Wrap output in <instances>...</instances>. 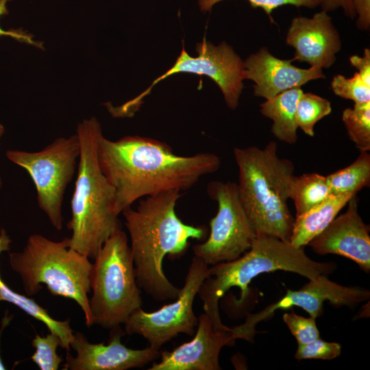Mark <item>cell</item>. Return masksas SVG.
I'll use <instances>...</instances> for the list:
<instances>
[{
  "instance_id": "1",
  "label": "cell",
  "mask_w": 370,
  "mask_h": 370,
  "mask_svg": "<svg viewBox=\"0 0 370 370\" xmlns=\"http://www.w3.org/2000/svg\"><path fill=\"white\" fill-rule=\"evenodd\" d=\"M98 158L114 189L118 215L142 197L171 190H187L221 165L219 157L213 153L179 156L166 143L139 136L117 140L101 136Z\"/></svg>"
},
{
  "instance_id": "2",
  "label": "cell",
  "mask_w": 370,
  "mask_h": 370,
  "mask_svg": "<svg viewBox=\"0 0 370 370\" xmlns=\"http://www.w3.org/2000/svg\"><path fill=\"white\" fill-rule=\"evenodd\" d=\"M181 191L171 190L145 197L136 209L121 213L130 238V250L138 286L155 300L175 299L180 289L166 277L165 256L180 258L186 251L190 238L204 240V225L184 223L177 216L175 206Z\"/></svg>"
},
{
  "instance_id": "3",
  "label": "cell",
  "mask_w": 370,
  "mask_h": 370,
  "mask_svg": "<svg viewBox=\"0 0 370 370\" xmlns=\"http://www.w3.org/2000/svg\"><path fill=\"white\" fill-rule=\"evenodd\" d=\"M80 155L75 190L71 199V230L69 246L88 258L95 259L105 241L122 229L114 211V189L101 171L98 144L103 136L95 117L77 125Z\"/></svg>"
},
{
  "instance_id": "4",
  "label": "cell",
  "mask_w": 370,
  "mask_h": 370,
  "mask_svg": "<svg viewBox=\"0 0 370 370\" xmlns=\"http://www.w3.org/2000/svg\"><path fill=\"white\" fill-rule=\"evenodd\" d=\"M238 195L256 237L290 243L295 218L287 201L294 165L277 153V143L234 149Z\"/></svg>"
},
{
  "instance_id": "5",
  "label": "cell",
  "mask_w": 370,
  "mask_h": 370,
  "mask_svg": "<svg viewBox=\"0 0 370 370\" xmlns=\"http://www.w3.org/2000/svg\"><path fill=\"white\" fill-rule=\"evenodd\" d=\"M336 268L334 262L310 259L304 247H295L275 238L256 237L251 248L238 258L208 268L209 277L201 284L198 294L214 330L227 332L231 328L221 322L219 301L230 288L241 289V298L236 303L241 305L248 297L249 283L260 274L282 270L314 280L322 275L328 276Z\"/></svg>"
},
{
  "instance_id": "6",
  "label": "cell",
  "mask_w": 370,
  "mask_h": 370,
  "mask_svg": "<svg viewBox=\"0 0 370 370\" xmlns=\"http://www.w3.org/2000/svg\"><path fill=\"white\" fill-rule=\"evenodd\" d=\"M9 258L28 296L36 294L45 284L51 295L74 300L84 314L86 325H93L88 296L92 263L70 247L67 238L54 241L33 234L23 249L10 253Z\"/></svg>"
},
{
  "instance_id": "7",
  "label": "cell",
  "mask_w": 370,
  "mask_h": 370,
  "mask_svg": "<svg viewBox=\"0 0 370 370\" xmlns=\"http://www.w3.org/2000/svg\"><path fill=\"white\" fill-rule=\"evenodd\" d=\"M89 299L93 324L111 329L124 323L143 301L126 233L121 229L103 243L95 258Z\"/></svg>"
},
{
  "instance_id": "8",
  "label": "cell",
  "mask_w": 370,
  "mask_h": 370,
  "mask_svg": "<svg viewBox=\"0 0 370 370\" xmlns=\"http://www.w3.org/2000/svg\"><path fill=\"white\" fill-rule=\"evenodd\" d=\"M79 155L77 134L58 138L39 151L6 152L10 161L29 173L36 189L38 205L57 230L62 227L64 195L74 176Z\"/></svg>"
},
{
  "instance_id": "9",
  "label": "cell",
  "mask_w": 370,
  "mask_h": 370,
  "mask_svg": "<svg viewBox=\"0 0 370 370\" xmlns=\"http://www.w3.org/2000/svg\"><path fill=\"white\" fill-rule=\"evenodd\" d=\"M207 191L217 202L218 210L210 220L207 240L193 247L194 254L208 265L232 261L251 248L256 234L240 199L236 183L212 181Z\"/></svg>"
},
{
  "instance_id": "10",
  "label": "cell",
  "mask_w": 370,
  "mask_h": 370,
  "mask_svg": "<svg viewBox=\"0 0 370 370\" xmlns=\"http://www.w3.org/2000/svg\"><path fill=\"white\" fill-rule=\"evenodd\" d=\"M208 277V264L195 256L175 301L154 312L138 308L124 323L125 334L143 336L149 347L158 350L180 333L194 334L198 318L193 311V302Z\"/></svg>"
},
{
  "instance_id": "11",
  "label": "cell",
  "mask_w": 370,
  "mask_h": 370,
  "mask_svg": "<svg viewBox=\"0 0 370 370\" xmlns=\"http://www.w3.org/2000/svg\"><path fill=\"white\" fill-rule=\"evenodd\" d=\"M197 57H192L185 50L184 45L180 56L173 66L166 73L156 79L151 85L141 95L125 103L130 111L134 112L141 104L142 99L147 96L151 88L159 82L178 73H189L206 75L220 88L227 107L235 110L239 103L244 78V62L225 42L214 45L204 38L196 45Z\"/></svg>"
},
{
  "instance_id": "12",
  "label": "cell",
  "mask_w": 370,
  "mask_h": 370,
  "mask_svg": "<svg viewBox=\"0 0 370 370\" xmlns=\"http://www.w3.org/2000/svg\"><path fill=\"white\" fill-rule=\"evenodd\" d=\"M370 292L359 286H345L328 280L326 275H320L309 280L297 291L287 290L286 295L277 302L271 304L255 314H249L243 324L232 328L236 338L251 341L257 331L258 323L266 320L280 309L293 306L303 308L314 319L323 313V303L326 301L336 306L354 307L369 300Z\"/></svg>"
},
{
  "instance_id": "13",
  "label": "cell",
  "mask_w": 370,
  "mask_h": 370,
  "mask_svg": "<svg viewBox=\"0 0 370 370\" xmlns=\"http://www.w3.org/2000/svg\"><path fill=\"white\" fill-rule=\"evenodd\" d=\"M125 335L120 325L110 329L109 341L91 343L80 332H74L71 347L76 352L73 357L69 352L64 370H126L142 367L160 356V352L149 346L133 349L121 343Z\"/></svg>"
},
{
  "instance_id": "14",
  "label": "cell",
  "mask_w": 370,
  "mask_h": 370,
  "mask_svg": "<svg viewBox=\"0 0 370 370\" xmlns=\"http://www.w3.org/2000/svg\"><path fill=\"white\" fill-rule=\"evenodd\" d=\"M308 245L319 255L332 254L347 258L369 273V227L358 213L356 195L348 201L346 212L336 216Z\"/></svg>"
},
{
  "instance_id": "15",
  "label": "cell",
  "mask_w": 370,
  "mask_h": 370,
  "mask_svg": "<svg viewBox=\"0 0 370 370\" xmlns=\"http://www.w3.org/2000/svg\"><path fill=\"white\" fill-rule=\"evenodd\" d=\"M286 45L295 49L293 61L306 62L310 66L328 69L341 49L338 32L327 12L321 10L312 17H294L286 37Z\"/></svg>"
},
{
  "instance_id": "16",
  "label": "cell",
  "mask_w": 370,
  "mask_h": 370,
  "mask_svg": "<svg viewBox=\"0 0 370 370\" xmlns=\"http://www.w3.org/2000/svg\"><path fill=\"white\" fill-rule=\"evenodd\" d=\"M232 328L228 332L214 330L206 313L198 317L194 338L171 352H160L159 362L148 370H220L219 354L224 346L234 345Z\"/></svg>"
},
{
  "instance_id": "17",
  "label": "cell",
  "mask_w": 370,
  "mask_h": 370,
  "mask_svg": "<svg viewBox=\"0 0 370 370\" xmlns=\"http://www.w3.org/2000/svg\"><path fill=\"white\" fill-rule=\"evenodd\" d=\"M293 60H282L262 47L244 61V78L253 81L254 95L271 99L288 89L301 87L310 81L325 78L321 69H301Z\"/></svg>"
},
{
  "instance_id": "18",
  "label": "cell",
  "mask_w": 370,
  "mask_h": 370,
  "mask_svg": "<svg viewBox=\"0 0 370 370\" xmlns=\"http://www.w3.org/2000/svg\"><path fill=\"white\" fill-rule=\"evenodd\" d=\"M356 195H331L325 201L295 218L290 243L304 247L334 219L349 199Z\"/></svg>"
},
{
  "instance_id": "19",
  "label": "cell",
  "mask_w": 370,
  "mask_h": 370,
  "mask_svg": "<svg viewBox=\"0 0 370 370\" xmlns=\"http://www.w3.org/2000/svg\"><path fill=\"white\" fill-rule=\"evenodd\" d=\"M301 87L285 90L260 104V112L273 121L271 132L279 140L294 144L297 140L295 112Z\"/></svg>"
},
{
  "instance_id": "20",
  "label": "cell",
  "mask_w": 370,
  "mask_h": 370,
  "mask_svg": "<svg viewBox=\"0 0 370 370\" xmlns=\"http://www.w3.org/2000/svg\"><path fill=\"white\" fill-rule=\"evenodd\" d=\"M332 194L326 176L319 173H304L293 177L289 199L293 201L296 216L321 204Z\"/></svg>"
},
{
  "instance_id": "21",
  "label": "cell",
  "mask_w": 370,
  "mask_h": 370,
  "mask_svg": "<svg viewBox=\"0 0 370 370\" xmlns=\"http://www.w3.org/2000/svg\"><path fill=\"white\" fill-rule=\"evenodd\" d=\"M332 195H356L370 184V154L360 151V155L349 166L326 176Z\"/></svg>"
},
{
  "instance_id": "22",
  "label": "cell",
  "mask_w": 370,
  "mask_h": 370,
  "mask_svg": "<svg viewBox=\"0 0 370 370\" xmlns=\"http://www.w3.org/2000/svg\"><path fill=\"white\" fill-rule=\"evenodd\" d=\"M342 121L350 140L360 151L370 150V101L345 108Z\"/></svg>"
},
{
  "instance_id": "23",
  "label": "cell",
  "mask_w": 370,
  "mask_h": 370,
  "mask_svg": "<svg viewBox=\"0 0 370 370\" xmlns=\"http://www.w3.org/2000/svg\"><path fill=\"white\" fill-rule=\"evenodd\" d=\"M331 111V103L328 99L311 92H303L297 105L296 125L306 134L312 137L315 124Z\"/></svg>"
},
{
  "instance_id": "24",
  "label": "cell",
  "mask_w": 370,
  "mask_h": 370,
  "mask_svg": "<svg viewBox=\"0 0 370 370\" xmlns=\"http://www.w3.org/2000/svg\"><path fill=\"white\" fill-rule=\"evenodd\" d=\"M61 345L60 338L55 333L50 332L45 336L36 334L32 341V345L35 348L32 360L40 370L58 369L63 360L57 354V349Z\"/></svg>"
},
{
  "instance_id": "25",
  "label": "cell",
  "mask_w": 370,
  "mask_h": 370,
  "mask_svg": "<svg viewBox=\"0 0 370 370\" xmlns=\"http://www.w3.org/2000/svg\"><path fill=\"white\" fill-rule=\"evenodd\" d=\"M331 88L335 95L352 100L354 103L370 101V86L362 81L357 72L349 78L336 75L331 82Z\"/></svg>"
},
{
  "instance_id": "26",
  "label": "cell",
  "mask_w": 370,
  "mask_h": 370,
  "mask_svg": "<svg viewBox=\"0 0 370 370\" xmlns=\"http://www.w3.org/2000/svg\"><path fill=\"white\" fill-rule=\"evenodd\" d=\"M282 319L298 345L306 344L320 338L314 317L306 318L292 312L284 313Z\"/></svg>"
},
{
  "instance_id": "27",
  "label": "cell",
  "mask_w": 370,
  "mask_h": 370,
  "mask_svg": "<svg viewBox=\"0 0 370 370\" xmlns=\"http://www.w3.org/2000/svg\"><path fill=\"white\" fill-rule=\"evenodd\" d=\"M341 345L317 338L306 344L298 345L295 357L297 360H332L341 355Z\"/></svg>"
},
{
  "instance_id": "28",
  "label": "cell",
  "mask_w": 370,
  "mask_h": 370,
  "mask_svg": "<svg viewBox=\"0 0 370 370\" xmlns=\"http://www.w3.org/2000/svg\"><path fill=\"white\" fill-rule=\"evenodd\" d=\"M223 0H199V5L201 11H208L216 3ZM254 8L262 9L272 21L271 14L272 12L285 5H291L299 7H305L310 9L315 8L321 5V0H247Z\"/></svg>"
},
{
  "instance_id": "29",
  "label": "cell",
  "mask_w": 370,
  "mask_h": 370,
  "mask_svg": "<svg viewBox=\"0 0 370 370\" xmlns=\"http://www.w3.org/2000/svg\"><path fill=\"white\" fill-rule=\"evenodd\" d=\"M12 0H0V17L9 13L6 8V3ZM10 36L20 42L42 49V44L41 42L34 40L32 35L21 30L5 31L0 27V36Z\"/></svg>"
},
{
  "instance_id": "30",
  "label": "cell",
  "mask_w": 370,
  "mask_h": 370,
  "mask_svg": "<svg viewBox=\"0 0 370 370\" xmlns=\"http://www.w3.org/2000/svg\"><path fill=\"white\" fill-rule=\"evenodd\" d=\"M356 14V27L360 30L370 28V0H352Z\"/></svg>"
},
{
  "instance_id": "31",
  "label": "cell",
  "mask_w": 370,
  "mask_h": 370,
  "mask_svg": "<svg viewBox=\"0 0 370 370\" xmlns=\"http://www.w3.org/2000/svg\"><path fill=\"white\" fill-rule=\"evenodd\" d=\"M350 64L358 70V73L362 81L370 86V50L365 48L362 56L358 55L349 58Z\"/></svg>"
},
{
  "instance_id": "32",
  "label": "cell",
  "mask_w": 370,
  "mask_h": 370,
  "mask_svg": "<svg viewBox=\"0 0 370 370\" xmlns=\"http://www.w3.org/2000/svg\"><path fill=\"white\" fill-rule=\"evenodd\" d=\"M320 6L327 12L341 8L345 15L352 20L356 17L352 0H321Z\"/></svg>"
},
{
  "instance_id": "33",
  "label": "cell",
  "mask_w": 370,
  "mask_h": 370,
  "mask_svg": "<svg viewBox=\"0 0 370 370\" xmlns=\"http://www.w3.org/2000/svg\"><path fill=\"white\" fill-rule=\"evenodd\" d=\"M13 315L9 314L8 312H5L2 320L0 327V345H1V338L4 329L9 325L11 320L12 319ZM6 368L3 363V361L0 356V370H5Z\"/></svg>"
},
{
  "instance_id": "34",
  "label": "cell",
  "mask_w": 370,
  "mask_h": 370,
  "mask_svg": "<svg viewBox=\"0 0 370 370\" xmlns=\"http://www.w3.org/2000/svg\"><path fill=\"white\" fill-rule=\"evenodd\" d=\"M9 249V245L8 242L3 238L0 237V254L3 251H7ZM3 301L1 298V295L0 292V301Z\"/></svg>"
},
{
  "instance_id": "35",
  "label": "cell",
  "mask_w": 370,
  "mask_h": 370,
  "mask_svg": "<svg viewBox=\"0 0 370 370\" xmlns=\"http://www.w3.org/2000/svg\"><path fill=\"white\" fill-rule=\"evenodd\" d=\"M3 132H4L3 126L1 124H0V138L2 136ZM1 185H2V182H1V179L0 177V188L1 187Z\"/></svg>"
}]
</instances>
